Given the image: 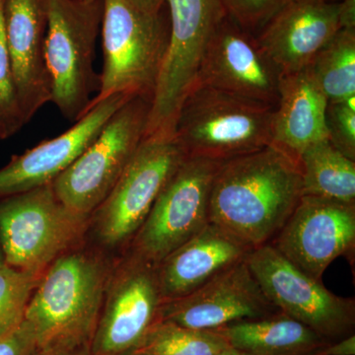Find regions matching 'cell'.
Segmentation results:
<instances>
[{
	"instance_id": "cell-16",
	"label": "cell",
	"mask_w": 355,
	"mask_h": 355,
	"mask_svg": "<svg viewBox=\"0 0 355 355\" xmlns=\"http://www.w3.org/2000/svg\"><path fill=\"white\" fill-rule=\"evenodd\" d=\"M110 96L97 103L69 130L11 158L0 169V200L51 184L64 173L102 132L110 119L132 99Z\"/></svg>"
},
{
	"instance_id": "cell-12",
	"label": "cell",
	"mask_w": 355,
	"mask_h": 355,
	"mask_svg": "<svg viewBox=\"0 0 355 355\" xmlns=\"http://www.w3.org/2000/svg\"><path fill=\"white\" fill-rule=\"evenodd\" d=\"M156 266L130 254L110 277L91 355H130L159 321Z\"/></svg>"
},
{
	"instance_id": "cell-8",
	"label": "cell",
	"mask_w": 355,
	"mask_h": 355,
	"mask_svg": "<svg viewBox=\"0 0 355 355\" xmlns=\"http://www.w3.org/2000/svg\"><path fill=\"white\" fill-rule=\"evenodd\" d=\"M150 103L146 98H132L114 114L94 141L53 182L60 202L90 218L144 140Z\"/></svg>"
},
{
	"instance_id": "cell-10",
	"label": "cell",
	"mask_w": 355,
	"mask_h": 355,
	"mask_svg": "<svg viewBox=\"0 0 355 355\" xmlns=\"http://www.w3.org/2000/svg\"><path fill=\"white\" fill-rule=\"evenodd\" d=\"M245 260L261 291L280 313L309 327L329 343L354 335V299L331 293L270 243L251 250Z\"/></svg>"
},
{
	"instance_id": "cell-2",
	"label": "cell",
	"mask_w": 355,
	"mask_h": 355,
	"mask_svg": "<svg viewBox=\"0 0 355 355\" xmlns=\"http://www.w3.org/2000/svg\"><path fill=\"white\" fill-rule=\"evenodd\" d=\"M111 277L106 261L76 247L58 257L33 292L25 321L37 349L91 347Z\"/></svg>"
},
{
	"instance_id": "cell-24",
	"label": "cell",
	"mask_w": 355,
	"mask_h": 355,
	"mask_svg": "<svg viewBox=\"0 0 355 355\" xmlns=\"http://www.w3.org/2000/svg\"><path fill=\"white\" fill-rule=\"evenodd\" d=\"M230 347L216 331L193 330L159 320L132 355H216Z\"/></svg>"
},
{
	"instance_id": "cell-19",
	"label": "cell",
	"mask_w": 355,
	"mask_h": 355,
	"mask_svg": "<svg viewBox=\"0 0 355 355\" xmlns=\"http://www.w3.org/2000/svg\"><path fill=\"white\" fill-rule=\"evenodd\" d=\"M252 248L209 222L156 266L163 301L183 297L238 261Z\"/></svg>"
},
{
	"instance_id": "cell-20",
	"label": "cell",
	"mask_w": 355,
	"mask_h": 355,
	"mask_svg": "<svg viewBox=\"0 0 355 355\" xmlns=\"http://www.w3.org/2000/svg\"><path fill=\"white\" fill-rule=\"evenodd\" d=\"M328 103L309 67L282 74L273 111V146L298 161L307 147L329 139Z\"/></svg>"
},
{
	"instance_id": "cell-28",
	"label": "cell",
	"mask_w": 355,
	"mask_h": 355,
	"mask_svg": "<svg viewBox=\"0 0 355 355\" xmlns=\"http://www.w3.org/2000/svg\"><path fill=\"white\" fill-rule=\"evenodd\" d=\"M288 0H222L226 14L243 29L251 33L263 29Z\"/></svg>"
},
{
	"instance_id": "cell-27",
	"label": "cell",
	"mask_w": 355,
	"mask_h": 355,
	"mask_svg": "<svg viewBox=\"0 0 355 355\" xmlns=\"http://www.w3.org/2000/svg\"><path fill=\"white\" fill-rule=\"evenodd\" d=\"M326 120L331 144L355 160V96L343 101L329 102Z\"/></svg>"
},
{
	"instance_id": "cell-21",
	"label": "cell",
	"mask_w": 355,
	"mask_h": 355,
	"mask_svg": "<svg viewBox=\"0 0 355 355\" xmlns=\"http://www.w3.org/2000/svg\"><path fill=\"white\" fill-rule=\"evenodd\" d=\"M231 347L251 355H317L328 343L309 327L277 313L214 330Z\"/></svg>"
},
{
	"instance_id": "cell-36",
	"label": "cell",
	"mask_w": 355,
	"mask_h": 355,
	"mask_svg": "<svg viewBox=\"0 0 355 355\" xmlns=\"http://www.w3.org/2000/svg\"><path fill=\"white\" fill-rule=\"evenodd\" d=\"M6 265V261H4L3 253H2L1 247H0V266Z\"/></svg>"
},
{
	"instance_id": "cell-26",
	"label": "cell",
	"mask_w": 355,
	"mask_h": 355,
	"mask_svg": "<svg viewBox=\"0 0 355 355\" xmlns=\"http://www.w3.org/2000/svg\"><path fill=\"white\" fill-rule=\"evenodd\" d=\"M0 123L9 137L26 125L21 112L4 32L3 0H0Z\"/></svg>"
},
{
	"instance_id": "cell-15",
	"label": "cell",
	"mask_w": 355,
	"mask_h": 355,
	"mask_svg": "<svg viewBox=\"0 0 355 355\" xmlns=\"http://www.w3.org/2000/svg\"><path fill=\"white\" fill-rule=\"evenodd\" d=\"M277 313L244 259L188 295L163 301L159 320L193 330L214 331Z\"/></svg>"
},
{
	"instance_id": "cell-11",
	"label": "cell",
	"mask_w": 355,
	"mask_h": 355,
	"mask_svg": "<svg viewBox=\"0 0 355 355\" xmlns=\"http://www.w3.org/2000/svg\"><path fill=\"white\" fill-rule=\"evenodd\" d=\"M221 162L187 157L132 240V256L157 266L209 223L210 189Z\"/></svg>"
},
{
	"instance_id": "cell-7",
	"label": "cell",
	"mask_w": 355,
	"mask_h": 355,
	"mask_svg": "<svg viewBox=\"0 0 355 355\" xmlns=\"http://www.w3.org/2000/svg\"><path fill=\"white\" fill-rule=\"evenodd\" d=\"M169 44L154 89L146 137H173L178 113L197 80L203 53L227 16L222 0H166Z\"/></svg>"
},
{
	"instance_id": "cell-9",
	"label": "cell",
	"mask_w": 355,
	"mask_h": 355,
	"mask_svg": "<svg viewBox=\"0 0 355 355\" xmlns=\"http://www.w3.org/2000/svg\"><path fill=\"white\" fill-rule=\"evenodd\" d=\"M187 157L174 137L144 139L113 190L90 216L98 241L109 249L132 241Z\"/></svg>"
},
{
	"instance_id": "cell-33",
	"label": "cell",
	"mask_w": 355,
	"mask_h": 355,
	"mask_svg": "<svg viewBox=\"0 0 355 355\" xmlns=\"http://www.w3.org/2000/svg\"><path fill=\"white\" fill-rule=\"evenodd\" d=\"M139 10L148 14H158L163 10L166 0H128Z\"/></svg>"
},
{
	"instance_id": "cell-13",
	"label": "cell",
	"mask_w": 355,
	"mask_h": 355,
	"mask_svg": "<svg viewBox=\"0 0 355 355\" xmlns=\"http://www.w3.org/2000/svg\"><path fill=\"white\" fill-rule=\"evenodd\" d=\"M355 243V205L302 196L270 242L287 261L321 282L328 266Z\"/></svg>"
},
{
	"instance_id": "cell-34",
	"label": "cell",
	"mask_w": 355,
	"mask_h": 355,
	"mask_svg": "<svg viewBox=\"0 0 355 355\" xmlns=\"http://www.w3.org/2000/svg\"><path fill=\"white\" fill-rule=\"evenodd\" d=\"M216 355H251L248 354L246 352H243L241 350L234 349V347H228L220 352H218Z\"/></svg>"
},
{
	"instance_id": "cell-29",
	"label": "cell",
	"mask_w": 355,
	"mask_h": 355,
	"mask_svg": "<svg viewBox=\"0 0 355 355\" xmlns=\"http://www.w3.org/2000/svg\"><path fill=\"white\" fill-rule=\"evenodd\" d=\"M36 349V336L25 320L16 330L0 338V355H32Z\"/></svg>"
},
{
	"instance_id": "cell-25",
	"label": "cell",
	"mask_w": 355,
	"mask_h": 355,
	"mask_svg": "<svg viewBox=\"0 0 355 355\" xmlns=\"http://www.w3.org/2000/svg\"><path fill=\"white\" fill-rule=\"evenodd\" d=\"M42 275L7 265L0 266V338L24 322L26 310Z\"/></svg>"
},
{
	"instance_id": "cell-23",
	"label": "cell",
	"mask_w": 355,
	"mask_h": 355,
	"mask_svg": "<svg viewBox=\"0 0 355 355\" xmlns=\"http://www.w3.org/2000/svg\"><path fill=\"white\" fill-rule=\"evenodd\" d=\"M308 67L329 102L354 97L355 29H340Z\"/></svg>"
},
{
	"instance_id": "cell-3",
	"label": "cell",
	"mask_w": 355,
	"mask_h": 355,
	"mask_svg": "<svg viewBox=\"0 0 355 355\" xmlns=\"http://www.w3.org/2000/svg\"><path fill=\"white\" fill-rule=\"evenodd\" d=\"M103 69L90 109L110 96L153 99L169 44L163 11L148 14L128 0H103Z\"/></svg>"
},
{
	"instance_id": "cell-22",
	"label": "cell",
	"mask_w": 355,
	"mask_h": 355,
	"mask_svg": "<svg viewBox=\"0 0 355 355\" xmlns=\"http://www.w3.org/2000/svg\"><path fill=\"white\" fill-rule=\"evenodd\" d=\"M302 196L330 198L355 205V160L324 139L298 157Z\"/></svg>"
},
{
	"instance_id": "cell-17",
	"label": "cell",
	"mask_w": 355,
	"mask_h": 355,
	"mask_svg": "<svg viewBox=\"0 0 355 355\" xmlns=\"http://www.w3.org/2000/svg\"><path fill=\"white\" fill-rule=\"evenodd\" d=\"M338 8L331 0H288L257 41L280 73L304 69L340 31Z\"/></svg>"
},
{
	"instance_id": "cell-1",
	"label": "cell",
	"mask_w": 355,
	"mask_h": 355,
	"mask_svg": "<svg viewBox=\"0 0 355 355\" xmlns=\"http://www.w3.org/2000/svg\"><path fill=\"white\" fill-rule=\"evenodd\" d=\"M301 197L298 161L270 144L219 164L209 220L254 249L272 241Z\"/></svg>"
},
{
	"instance_id": "cell-32",
	"label": "cell",
	"mask_w": 355,
	"mask_h": 355,
	"mask_svg": "<svg viewBox=\"0 0 355 355\" xmlns=\"http://www.w3.org/2000/svg\"><path fill=\"white\" fill-rule=\"evenodd\" d=\"M340 29H355V0H343L338 8Z\"/></svg>"
},
{
	"instance_id": "cell-5",
	"label": "cell",
	"mask_w": 355,
	"mask_h": 355,
	"mask_svg": "<svg viewBox=\"0 0 355 355\" xmlns=\"http://www.w3.org/2000/svg\"><path fill=\"white\" fill-rule=\"evenodd\" d=\"M46 64L51 103L67 120L76 121L90 110L99 90L94 70L96 42L101 31L103 0H46Z\"/></svg>"
},
{
	"instance_id": "cell-18",
	"label": "cell",
	"mask_w": 355,
	"mask_h": 355,
	"mask_svg": "<svg viewBox=\"0 0 355 355\" xmlns=\"http://www.w3.org/2000/svg\"><path fill=\"white\" fill-rule=\"evenodd\" d=\"M4 32L14 83L23 118L28 123L51 103L46 64V0H3Z\"/></svg>"
},
{
	"instance_id": "cell-4",
	"label": "cell",
	"mask_w": 355,
	"mask_h": 355,
	"mask_svg": "<svg viewBox=\"0 0 355 355\" xmlns=\"http://www.w3.org/2000/svg\"><path fill=\"white\" fill-rule=\"evenodd\" d=\"M272 107L195 83L173 137L188 157L223 162L272 144Z\"/></svg>"
},
{
	"instance_id": "cell-37",
	"label": "cell",
	"mask_w": 355,
	"mask_h": 355,
	"mask_svg": "<svg viewBox=\"0 0 355 355\" xmlns=\"http://www.w3.org/2000/svg\"><path fill=\"white\" fill-rule=\"evenodd\" d=\"M77 1L83 2V3H92V2L97 1V0H77Z\"/></svg>"
},
{
	"instance_id": "cell-14",
	"label": "cell",
	"mask_w": 355,
	"mask_h": 355,
	"mask_svg": "<svg viewBox=\"0 0 355 355\" xmlns=\"http://www.w3.org/2000/svg\"><path fill=\"white\" fill-rule=\"evenodd\" d=\"M282 76L251 33L226 16L205 49L196 83L275 108Z\"/></svg>"
},
{
	"instance_id": "cell-35",
	"label": "cell",
	"mask_w": 355,
	"mask_h": 355,
	"mask_svg": "<svg viewBox=\"0 0 355 355\" xmlns=\"http://www.w3.org/2000/svg\"><path fill=\"white\" fill-rule=\"evenodd\" d=\"M9 137L8 133H7L6 128L0 123V140H3Z\"/></svg>"
},
{
	"instance_id": "cell-38",
	"label": "cell",
	"mask_w": 355,
	"mask_h": 355,
	"mask_svg": "<svg viewBox=\"0 0 355 355\" xmlns=\"http://www.w3.org/2000/svg\"><path fill=\"white\" fill-rule=\"evenodd\" d=\"M130 355H132V354H130Z\"/></svg>"
},
{
	"instance_id": "cell-30",
	"label": "cell",
	"mask_w": 355,
	"mask_h": 355,
	"mask_svg": "<svg viewBox=\"0 0 355 355\" xmlns=\"http://www.w3.org/2000/svg\"><path fill=\"white\" fill-rule=\"evenodd\" d=\"M317 355H355V336H345L342 340L328 343Z\"/></svg>"
},
{
	"instance_id": "cell-6",
	"label": "cell",
	"mask_w": 355,
	"mask_h": 355,
	"mask_svg": "<svg viewBox=\"0 0 355 355\" xmlns=\"http://www.w3.org/2000/svg\"><path fill=\"white\" fill-rule=\"evenodd\" d=\"M89 220L60 202L53 183L1 198L0 247L6 265L43 275L77 247Z\"/></svg>"
},
{
	"instance_id": "cell-31",
	"label": "cell",
	"mask_w": 355,
	"mask_h": 355,
	"mask_svg": "<svg viewBox=\"0 0 355 355\" xmlns=\"http://www.w3.org/2000/svg\"><path fill=\"white\" fill-rule=\"evenodd\" d=\"M32 355H91V347L53 345L37 349Z\"/></svg>"
}]
</instances>
